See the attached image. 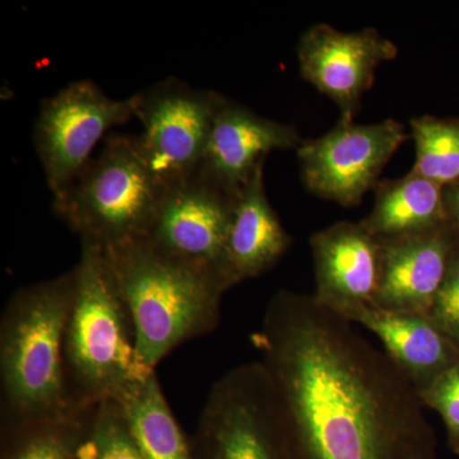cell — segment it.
Wrapping results in <instances>:
<instances>
[{"instance_id": "cell-1", "label": "cell", "mask_w": 459, "mask_h": 459, "mask_svg": "<svg viewBox=\"0 0 459 459\" xmlns=\"http://www.w3.org/2000/svg\"><path fill=\"white\" fill-rule=\"evenodd\" d=\"M252 342L279 395L291 459H437L415 386L313 295L277 291Z\"/></svg>"}, {"instance_id": "cell-2", "label": "cell", "mask_w": 459, "mask_h": 459, "mask_svg": "<svg viewBox=\"0 0 459 459\" xmlns=\"http://www.w3.org/2000/svg\"><path fill=\"white\" fill-rule=\"evenodd\" d=\"M74 270L17 290L0 319V429L74 418L66 394L63 338Z\"/></svg>"}, {"instance_id": "cell-3", "label": "cell", "mask_w": 459, "mask_h": 459, "mask_svg": "<svg viewBox=\"0 0 459 459\" xmlns=\"http://www.w3.org/2000/svg\"><path fill=\"white\" fill-rule=\"evenodd\" d=\"M82 244L75 264L74 303L63 338L66 394L74 415L102 401H119L142 368L135 333L104 249Z\"/></svg>"}, {"instance_id": "cell-4", "label": "cell", "mask_w": 459, "mask_h": 459, "mask_svg": "<svg viewBox=\"0 0 459 459\" xmlns=\"http://www.w3.org/2000/svg\"><path fill=\"white\" fill-rule=\"evenodd\" d=\"M104 253L131 314L137 360L144 369L155 370L180 344L219 327L228 290L213 277L166 258L144 240Z\"/></svg>"}, {"instance_id": "cell-5", "label": "cell", "mask_w": 459, "mask_h": 459, "mask_svg": "<svg viewBox=\"0 0 459 459\" xmlns=\"http://www.w3.org/2000/svg\"><path fill=\"white\" fill-rule=\"evenodd\" d=\"M164 192L148 169L137 138L113 134L99 156L54 195L53 210L81 243L107 249L143 240Z\"/></svg>"}, {"instance_id": "cell-6", "label": "cell", "mask_w": 459, "mask_h": 459, "mask_svg": "<svg viewBox=\"0 0 459 459\" xmlns=\"http://www.w3.org/2000/svg\"><path fill=\"white\" fill-rule=\"evenodd\" d=\"M190 446L193 459H291L282 406L262 361L213 383Z\"/></svg>"}, {"instance_id": "cell-7", "label": "cell", "mask_w": 459, "mask_h": 459, "mask_svg": "<svg viewBox=\"0 0 459 459\" xmlns=\"http://www.w3.org/2000/svg\"><path fill=\"white\" fill-rule=\"evenodd\" d=\"M135 117L143 131L137 135L144 161L165 190L190 179L201 169L205 148L225 96L195 89L168 78L135 95Z\"/></svg>"}, {"instance_id": "cell-8", "label": "cell", "mask_w": 459, "mask_h": 459, "mask_svg": "<svg viewBox=\"0 0 459 459\" xmlns=\"http://www.w3.org/2000/svg\"><path fill=\"white\" fill-rule=\"evenodd\" d=\"M137 98L113 99L90 80L75 81L39 108L35 150L54 195L65 190L92 160L107 133L135 117Z\"/></svg>"}, {"instance_id": "cell-9", "label": "cell", "mask_w": 459, "mask_h": 459, "mask_svg": "<svg viewBox=\"0 0 459 459\" xmlns=\"http://www.w3.org/2000/svg\"><path fill=\"white\" fill-rule=\"evenodd\" d=\"M409 137L403 124L394 119L370 126L338 122L296 150L305 186L343 207L358 205Z\"/></svg>"}, {"instance_id": "cell-10", "label": "cell", "mask_w": 459, "mask_h": 459, "mask_svg": "<svg viewBox=\"0 0 459 459\" xmlns=\"http://www.w3.org/2000/svg\"><path fill=\"white\" fill-rule=\"evenodd\" d=\"M238 195L197 172L165 190L143 240L160 255L213 277L229 290L221 265Z\"/></svg>"}, {"instance_id": "cell-11", "label": "cell", "mask_w": 459, "mask_h": 459, "mask_svg": "<svg viewBox=\"0 0 459 459\" xmlns=\"http://www.w3.org/2000/svg\"><path fill=\"white\" fill-rule=\"evenodd\" d=\"M397 54L394 42L376 29L341 32L327 23L310 27L298 45L301 77L337 105L340 122L346 124L353 123L377 66Z\"/></svg>"}, {"instance_id": "cell-12", "label": "cell", "mask_w": 459, "mask_h": 459, "mask_svg": "<svg viewBox=\"0 0 459 459\" xmlns=\"http://www.w3.org/2000/svg\"><path fill=\"white\" fill-rule=\"evenodd\" d=\"M459 229L437 228L380 241V281L376 304L392 312L428 316L448 270Z\"/></svg>"}, {"instance_id": "cell-13", "label": "cell", "mask_w": 459, "mask_h": 459, "mask_svg": "<svg viewBox=\"0 0 459 459\" xmlns=\"http://www.w3.org/2000/svg\"><path fill=\"white\" fill-rule=\"evenodd\" d=\"M303 141L294 126L268 119L228 99L214 120L198 172L238 195L264 168L268 153L298 150Z\"/></svg>"}, {"instance_id": "cell-14", "label": "cell", "mask_w": 459, "mask_h": 459, "mask_svg": "<svg viewBox=\"0 0 459 459\" xmlns=\"http://www.w3.org/2000/svg\"><path fill=\"white\" fill-rule=\"evenodd\" d=\"M316 272L313 298L334 314L376 304L380 241L360 222H338L310 238Z\"/></svg>"}, {"instance_id": "cell-15", "label": "cell", "mask_w": 459, "mask_h": 459, "mask_svg": "<svg viewBox=\"0 0 459 459\" xmlns=\"http://www.w3.org/2000/svg\"><path fill=\"white\" fill-rule=\"evenodd\" d=\"M341 318L367 328L418 394L459 362V349L428 316L392 312L377 305L350 307Z\"/></svg>"}, {"instance_id": "cell-16", "label": "cell", "mask_w": 459, "mask_h": 459, "mask_svg": "<svg viewBox=\"0 0 459 459\" xmlns=\"http://www.w3.org/2000/svg\"><path fill=\"white\" fill-rule=\"evenodd\" d=\"M291 241L265 195L264 168L259 169L238 193L226 235L221 270L229 290L271 270Z\"/></svg>"}, {"instance_id": "cell-17", "label": "cell", "mask_w": 459, "mask_h": 459, "mask_svg": "<svg viewBox=\"0 0 459 459\" xmlns=\"http://www.w3.org/2000/svg\"><path fill=\"white\" fill-rule=\"evenodd\" d=\"M374 192L373 210L360 223L377 240L419 234L451 221L444 188L416 172L379 180Z\"/></svg>"}, {"instance_id": "cell-18", "label": "cell", "mask_w": 459, "mask_h": 459, "mask_svg": "<svg viewBox=\"0 0 459 459\" xmlns=\"http://www.w3.org/2000/svg\"><path fill=\"white\" fill-rule=\"evenodd\" d=\"M117 402L144 459H193L190 439L175 419L156 371L133 383Z\"/></svg>"}, {"instance_id": "cell-19", "label": "cell", "mask_w": 459, "mask_h": 459, "mask_svg": "<svg viewBox=\"0 0 459 459\" xmlns=\"http://www.w3.org/2000/svg\"><path fill=\"white\" fill-rule=\"evenodd\" d=\"M415 142L412 170L442 188L459 184V117L422 115L410 122Z\"/></svg>"}, {"instance_id": "cell-20", "label": "cell", "mask_w": 459, "mask_h": 459, "mask_svg": "<svg viewBox=\"0 0 459 459\" xmlns=\"http://www.w3.org/2000/svg\"><path fill=\"white\" fill-rule=\"evenodd\" d=\"M78 420L77 459H144L119 402L92 404L78 413Z\"/></svg>"}, {"instance_id": "cell-21", "label": "cell", "mask_w": 459, "mask_h": 459, "mask_svg": "<svg viewBox=\"0 0 459 459\" xmlns=\"http://www.w3.org/2000/svg\"><path fill=\"white\" fill-rule=\"evenodd\" d=\"M81 425L72 419L45 420L0 429V459H77Z\"/></svg>"}, {"instance_id": "cell-22", "label": "cell", "mask_w": 459, "mask_h": 459, "mask_svg": "<svg viewBox=\"0 0 459 459\" xmlns=\"http://www.w3.org/2000/svg\"><path fill=\"white\" fill-rule=\"evenodd\" d=\"M424 407L435 411L442 419L449 448H459V362L440 374L419 394Z\"/></svg>"}, {"instance_id": "cell-23", "label": "cell", "mask_w": 459, "mask_h": 459, "mask_svg": "<svg viewBox=\"0 0 459 459\" xmlns=\"http://www.w3.org/2000/svg\"><path fill=\"white\" fill-rule=\"evenodd\" d=\"M428 316L459 349V235Z\"/></svg>"}, {"instance_id": "cell-24", "label": "cell", "mask_w": 459, "mask_h": 459, "mask_svg": "<svg viewBox=\"0 0 459 459\" xmlns=\"http://www.w3.org/2000/svg\"><path fill=\"white\" fill-rule=\"evenodd\" d=\"M444 201L449 220L459 229V184L444 188Z\"/></svg>"}, {"instance_id": "cell-25", "label": "cell", "mask_w": 459, "mask_h": 459, "mask_svg": "<svg viewBox=\"0 0 459 459\" xmlns=\"http://www.w3.org/2000/svg\"><path fill=\"white\" fill-rule=\"evenodd\" d=\"M455 455H459V448H458V451L455 452Z\"/></svg>"}]
</instances>
